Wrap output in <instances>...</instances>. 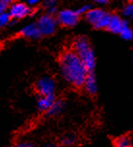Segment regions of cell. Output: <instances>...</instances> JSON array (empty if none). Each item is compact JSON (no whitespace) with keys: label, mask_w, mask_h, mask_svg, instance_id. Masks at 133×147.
I'll list each match as a JSON object with an SVG mask.
<instances>
[{"label":"cell","mask_w":133,"mask_h":147,"mask_svg":"<svg viewBox=\"0 0 133 147\" xmlns=\"http://www.w3.org/2000/svg\"><path fill=\"white\" fill-rule=\"evenodd\" d=\"M120 35H121V37L126 40H131L133 38L132 29L130 28L128 24H126V25L124 27L123 30H121V33H120Z\"/></svg>","instance_id":"9a60e30c"},{"label":"cell","mask_w":133,"mask_h":147,"mask_svg":"<svg viewBox=\"0 0 133 147\" xmlns=\"http://www.w3.org/2000/svg\"><path fill=\"white\" fill-rule=\"evenodd\" d=\"M7 6H8V4L4 3V2H2V1H0V15H1L2 13L6 12Z\"/></svg>","instance_id":"44dd1931"},{"label":"cell","mask_w":133,"mask_h":147,"mask_svg":"<svg viewBox=\"0 0 133 147\" xmlns=\"http://www.w3.org/2000/svg\"><path fill=\"white\" fill-rule=\"evenodd\" d=\"M76 54L78 55L80 60L82 61L83 65H84L85 68L87 69V71L92 72L96 66V57L91 46L83 49L81 51L76 52Z\"/></svg>","instance_id":"277c9868"},{"label":"cell","mask_w":133,"mask_h":147,"mask_svg":"<svg viewBox=\"0 0 133 147\" xmlns=\"http://www.w3.org/2000/svg\"><path fill=\"white\" fill-rule=\"evenodd\" d=\"M123 13H124V16H126V18H132V16H133V5L132 4L126 5V6L124 8Z\"/></svg>","instance_id":"ac0fdd59"},{"label":"cell","mask_w":133,"mask_h":147,"mask_svg":"<svg viewBox=\"0 0 133 147\" xmlns=\"http://www.w3.org/2000/svg\"><path fill=\"white\" fill-rule=\"evenodd\" d=\"M40 1L41 0H27V4L29 6H36V5L40 3Z\"/></svg>","instance_id":"7402d4cb"},{"label":"cell","mask_w":133,"mask_h":147,"mask_svg":"<svg viewBox=\"0 0 133 147\" xmlns=\"http://www.w3.org/2000/svg\"><path fill=\"white\" fill-rule=\"evenodd\" d=\"M95 2L99 5H105L109 2V0H95Z\"/></svg>","instance_id":"cb8c5ba5"},{"label":"cell","mask_w":133,"mask_h":147,"mask_svg":"<svg viewBox=\"0 0 133 147\" xmlns=\"http://www.w3.org/2000/svg\"><path fill=\"white\" fill-rule=\"evenodd\" d=\"M65 102L64 101H55L53 105L46 111L49 115H57L61 113L65 109Z\"/></svg>","instance_id":"7c38bea8"},{"label":"cell","mask_w":133,"mask_h":147,"mask_svg":"<svg viewBox=\"0 0 133 147\" xmlns=\"http://www.w3.org/2000/svg\"><path fill=\"white\" fill-rule=\"evenodd\" d=\"M11 20H12V18H11L10 13L7 12H4L0 15V27H4L10 24Z\"/></svg>","instance_id":"e0dca14e"},{"label":"cell","mask_w":133,"mask_h":147,"mask_svg":"<svg viewBox=\"0 0 133 147\" xmlns=\"http://www.w3.org/2000/svg\"><path fill=\"white\" fill-rule=\"evenodd\" d=\"M43 5L45 8H52V7H56L57 5V0H44Z\"/></svg>","instance_id":"d6986e66"},{"label":"cell","mask_w":133,"mask_h":147,"mask_svg":"<svg viewBox=\"0 0 133 147\" xmlns=\"http://www.w3.org/2000/svg\"><path fill=\"white\" fill-rule=\"evenodd\" d=\"M128 1H129V2H132V0H128Z\"/></svg>","instance_id":"4316f807"},{"label":"cell","mask_w":133,"mask_h":147,"mask_svg":"<svg viewBox=\"0 0 133 147\" xmlns=\"http://www.w3.org/2000/svg\"><path fill=\"white\" fill-rule=\"evenodd\" d=\"M5 147H13V146H11V145H8V146H5Z\"/></svg>","instance_id":"484cf974"},{"label":"cell","mask_w":133,"mask_h":147,"mask_svg":"<svg viewBox=\"0 0 133 147\" xmlns=\"http://www.w3.org/2000/svg\"><path fill=\"white\" fill-rule=\"evenodd\" d=\"M20 34L21 36L25 38H39L41 37V34L40 32V30L37 27L36 24H29L24 27L23 29L20 30Z\"/></svg>","instance_id":"9c48e42d"},{"label":"cell","mask_w":133,"mask_h":147,"mask_svg":"<svg viewBox=\"0 0 133 147\" xmlns=\"http://www.w3.org/2000/svg\"><path fill=\"white\" fill-rule=\"evenodd\" d=\"M92 8H91V6L90 5H84V6H82L80 9L77 11V13L78 15H82V13H86L88 12L89 10H91Z\"/></svg>","instance_id":"ffe728a7"},{"label":"cell","mask_w":133,"mask_h":147,"mask_svg":"<svg viewBox=\"0 0 133 147\" xmlns=\"http://www.w3.org/2000/svg\"><path fill=\"white\" fill-rule=\"evenodd\" d=\"M63 77L74 87H82L88 74L82 61L74 51H66L60 58Z\"/></svg>","instance_id":"6da1fadb"},{"label":"cell","mask_w":133,"mask_h":147,"mask_svg":"<svg viewBox=\"0 0 133 147\" xmlns=\"http://www.w3.org/2000/svg\"><path fill=\"white\" fill-rule=\"evenodd\" d=\"M0 1L4 2V3H6V4H10L11 2H12V0H0Z\"/></svg>","instance_id":"d4e9b609"},{"label":"cell","mask_w":133,"mask_h":147,"mask_svg":"<svg viewBox=\"0 0 133 147\" xmlns=\"http://www.w3.org/2000/svg\"><path fill=\"white\" fill-rule=\"evenodd\" d=\"M104 13L105 12L102 9H91L85 13V16L88 22H90L91 24L95 25L96 22L103 16Z\"/></svg>","instance_id":"8fae6325"},{"label":"cell","mask_w":133,"mask_h":147,"mask_svg":"<svg viewBox=\"0 0 133 147\" xmlns=\"http://www.w3.org/2000/svg\"><path fill=\"white\" fill-rule=\"evenodd\" d=\"M126 24H128V22L123 20L121 16H119L118 15H111L110 22L107 27V30H109L110 32L114 33V34H120Z\"/></svg>","instance_id":"52a82bcc"},{"label":"cell","mask_w":133,"mask_h":147,"mask_svg":"<svg viewBox=\"0 0 133 147\" xmlns=\"http://www.w3.org/2000/svg\"><path fill=\"white\" fill-rule=\"evenodd\" d=\"M76 141H77V137L73 134L66 135L65 137L62 138V143L64 144V145H66V146L73 145Z\"/></svg>","instance_id":"2e32d148"},{"label":"cell","mask_w":133,"mask_h":147,"mask_svg":"<svg viewBox=\"0 0 133 147\" xmlns=\"http://www.w3.org/2000/svg\"><path fill=\"white\" fill-rule=\"evenodd\" d=\"M56 101V98L53 94H48V95H41L38 100V107L41 111H48L54 102Z\"/></svg>","instance_id":"30bf717a"},{"label":"cell","mask_w":133,"mask_h":147,"mask_svg":"<svg viewBox=\"0 0 133 147\" xmlns=\"http://www.w3.org/2000/svg\"><path fill=\"white\" fill-rule=\"evenodd\" d=\"M57 20L51 15H45L41 16L36 24L40 30L41 36H50L56 31Z\"/></svg>","instance_id":"7a4b0ae2"},{"label":"cell","mask_w":133,"mask_h":147,"mask_svg":"<svg viewBox=\"0 0 133 147\" xmlns=\"http://www.w3.org/2000/svg\"><path fill=\"white\" fill-rule=\"evenodd\" d=\"M32 10L30 9L28 5L24 3H15L10 8L9 13L12 18H23L25 16L31 15Z\"/></svg>","instance_id":"8992f818"},{"label":"cell","mask_w":133,"mask_h":147,"mask_svg":"<svg viewBox=\"0 0 133 147\" xmlns=\"http://www.w3.org/2000/svg\"><path fill=\"white\" fill-rule=\"evenodd\" d=\"M110 18H111L110 13H105L103 16H102L94 26H95V28L96 29H107L108 25H109V22H110Z\"/></svg>","instance_id":"5bb4252c"},{"label":"cell","mask_w":133,"mask_h":147,"mask_svg":"<svg viewBox=\"0 0 133 147\" xmlns=\"http://www.w3.org/2000/svg\"><path fill=\"white\" fill-rule=\"evenodd\" d=\"M57 22L66 27H73L76 25L79 20V15L73 10H63L58 13Z\"/></svg>","instance_id":"3957f363"},{"label":"cell","mask_w":133,"mask_h":147,"mask_svg":"<svg viewBox=\"0 0 133 147\" xmlns=\"http://www.w3.org/2000/svg\"><path fill=\"white\" fill-rule=\"evenodd\" d=\"M83 86H84L85 90L88 93L96 94L98 92V84H96V76L93 71L88 72Z\"/></svg>","instance_id":"ba28073f"},{"label":"cell","mask_w":133,"mask_h":147,"mask_svg":"<svg viewBox=\"0 0 133 147\" xmlns=\"http://www.w3.org/2000/svg\"><path fill=\"white\" fill-rule=\"evenodd\" d=\"M18 147H35V146L29 142H21L18 144Z\"/></svg>","instance_id":"603a6c76"},{"label":"cell","mask_w":133,"mask_h":147,"mask_svg":"<svg viewBox=\"0 0 133 147\" xmlns=\"http://www.w3.org/2000/svg\"><path fill=\"white\" fill-rule=\"evenodd\" d=\"M56 88V83L51 77H43L38 81L36 85V90L41 95L53 94Z\"/></svg>","instance_id":"5b68a950"},{"label":"cell","mask_w":133,"mask_h":147,"mask_svg":"<svg viewBox=\"0 0 133 147\" xmlns=\"http://www.w3.org/2000/svg\"><path fill=\"white\" fill-rule=\"evenodd\" d=\"M54 147H62V146H54Z\"/></svg>","instance_id":"83f0119b"},{"label":"cell","mask_w":133,"mask_h":147,"mask_svg":"<svg viewBox=\"0 0 133 147\" xmlns=\"http://www.w3.org/2000/svg\"><path fill=\"white\" fill-rule=\"evenodd\" d=\"M116 147H132V138L129 136H121L115 140Z\"/></svg>","instance_id":"4fadbf2b"},{"label":"cell","mask_w":133,"mask_h":147,"mask_svg":"<svg viewBox=\"0 0 133 147\" xmlns=\"http://www.w3.org/2000/svg\"><path fill=\"white\" fill-rule=\"evenodd\" d=\"M44 147H45V146H44Z\"/></svg>","instance_id":"f1b7e54d"}]
</instances>
